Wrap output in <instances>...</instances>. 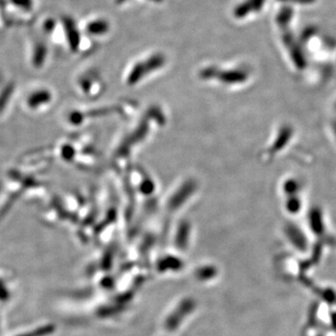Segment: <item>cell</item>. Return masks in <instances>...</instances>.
Instances as JSON below:
<instances>
[{"label": "cell", "instance_id": "6da1fadb", "mask_svg": "<svg viewBox=\"0 0 336 336\" xmlns=\"http://www.w3.org/2000/svg\"><path fill=\"white\" fill-rule=\"evenodd\" d=\"M53 331H54L53 326H45V327L38 329V330H36L32 333H29V334H25V335L20 336H44L51 334Z\"/></svg>", "mask_w": 336, "mask_h": 336}]
</instances>
